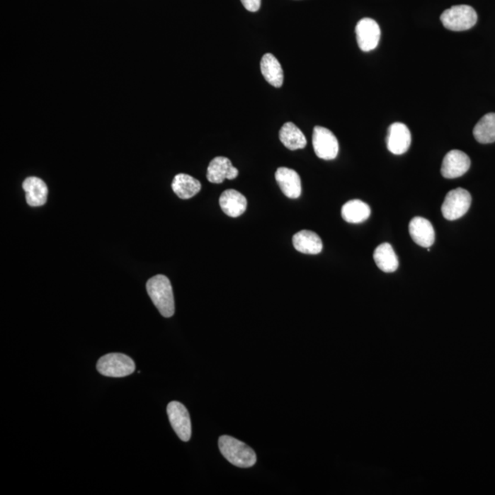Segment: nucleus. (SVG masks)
<instances>
[{
    "mask_svg": "<svg viewBox=\"0 0 495 495\" xmlns=\"http://www.w3.org/2000/svg\"><path fill=\"white\" fill-rule=\"evenodd\" d=\"M146 289L152 303L164 317L174 314V298L172 285L166 276L158 275L152 277L146 283Z\"/></svg>",
    "mask_w": 495,
    "mask_h": 495,
    "instance_id": "1",
    "label": "nucleus"
},
{
    "mask_svg": "<svg viewBox=\"0 0 495 495\" xmlns=\"http://www.w3.org/2000/svg\"><path fill=\"white\" fill-rule=\"evenodd\" d=\"M219 447L221 454L232 465L239 468H251L256 463L257 457L254 450L235 438L222 436L219 440Z\"/></svg>",
    "mask_w": 495,
    "mask_h": 495,
    "instance_id": "2",
    "label": "nucleus"
},
{
    "mask_svg": "<svg viewBox=\"0 0 495 495\" xmlns=\"http://www.w3.org/2000/svg\"><path fill=\"white\" fill-rule=\"evenodd\" d=\"M440 20L446 29L453 32H464L474 26L478 16L471 6L457 5L446 9L442 13Z\"/></svg>",
    "mask_w": 495,
    "mask_h": 495,
    "instance_id": "3",
    "label": "nucleus"
},
{
    "mask_svg": "<svg viewBox=\"0 0 495 495\" xmlns=\"http://www.w3.org/2000/svg\"><path fill=\"white\" fill-rule=\"evenodd\" d=\"M96 369L101 375L107 377H126L135 372L136 365L132 358L121 353L105 355L96 363Z\"/></svg>",
    "mask_w": 495,
    "mask_h": 495,
    "instance_id": "4",
    "label": "nucleus"
},
{
    "mask_svg": "<svg viewBox=\"0 0 495 495\" xmlns=\"http://www.w3.org/2000/svg\"><path fill=\"white\" fill-rule=\"evenodd\" d=\"M471 204V194L467 190L463 188L451 190L448 193L442 204V215L448 220H459L468 212Z\"/></svg>",
    "mask_w": 495,
    "mask_h": 495,
    "instance_id": "5",
    "label": "nucleus"
},
{
    "mask_svg": "<svg viewBox=\"0 0 495 495\" xmlns=\"http://www.w3.org/2000/svg\"><path fill=\"white\" fill-rule=\"evenodd\" d=\"M314 151L322 160H334L338 154V142L332 132L326 127H314L312 137Z\"/></svg>",
    "mask_w": 495,
    "mask_h": 495,
    "instance_id": "6",
    "label": "nucleus"
},
{
    "mask_svg": "<svg viewBox=\"0 0 495 495\" xmlns=\"http://www.w3.org/2000/svg\"><path fill=\"white\" fill-rule=\"evenodd\" d=\"M171 425L180 440L188 442L191 438L192 425L188 409L179 402H171L167 406Z\"/></svg>",
    "mask_w": 495,
    "mask_h": 495,
    "instance_id": "7",
    "label": "nucleus"
},
{
    "mask_svg": "<svg viewBox=\"0 0 495 495\" xmlns=\"http://www.w3.org/2000/svg\"><path fill=\"white\" fill-rule=\"evenodd\" d=\"M358 45L363 52H370L377 47L381 38V29L375 20L364 18L356 26Z\"/></svg>",
    "mask_w": 495,
    "mask_h": 495,
    "instance_id": "8",
    "label": "nucleus"
},
{
    "mask_svg": "<svg viewBox=\"0 0 495 495\" xmlns=\"http://www.w3.org/2000/svg\"><path fill=\"white\" fill-rule=\"evenodd\" d=\"M471 167V159L459 149L448 152L442 161L441 173L445 178L455 179L468 172Z\"/></svg>",
    "mask_w": 495,
    "mask_h": 495,
    "instance_id": "9",
    "label": "nucleus"
},
{
    "mask_svg": "<svg viewBox=\"0 0 495 495\" xmlns=\"http://www.w3.org/2000/svg\"><path fill=\"white\" fill-rule=\"evenodd\" d=\"M411 132L404 123H395L388 129L387 149L395 155L406 154L410 148Z\"/></svg>",
    "mask_w": 495,
    "mask_h": 495,
    "instance_id": "10",
    "label": "nucleus"
},
{
    "mask_svg": "<svg viewBox=\"0 0 495 495\" xmlns=\"http://www.w3.org/2000/svg\"><path fill=\"white\" fill-rule=\"evenodd\" d=\"M238 176V169L226 157L214 158L207 167V178L210 183H221L226 179H235Z\"/></svg>",
    "mask_w": 495,
    "mask_h": 495,
    "instance_id": "11",
    "label": "nucleus"
},
{
    "mask_svg": "<svg viewBox=\"0 0 495 495\" xmlns=\"http://www.w3.org/2000/svg\"><path fill=\"white\" fill-rule=\"evenodd\" d=\"M411 238L423 248H431L435 242V230L431 221L424 217H414L409 223Z\"/></svg>",
    "mask_w": 495,
    "mask_h": 495,
    "instance_id": "12",
    "label": "nucleus"
},
{
    "mask_svg": "<svg viewBox=\"0 0 495 495\" xmlns=\"http://www.w3.org/2000/svg\"><path fill=\"white\" fill-rule=\"evenodd\" d=\"M275 179L285 197L292 199L300 197L302 192L301 179L295 170L280 167L276 171Z\"/></svg>",
    "mask_w": 495,
    "mask_h": 495,
    "instance_id": "13",
    "label": "nucleus"
},
{
    "mask_svg": "<svg viewBox=\"0 0 495 495\" xmlns=\"http://www.w3.org/2000/svg\"><path fill=\"white\" fill-rule=\"evenodd\" d=\"M220 205L223 212L230 217L241 216L247 210V199L234 189L224 191L220 195Z\"/></svg>",
    "mask_w": 495,
    "mask_h": 495,
    "instance_id": "14",
    "label": "nucleus"
},
{
    "mask_svg": "<svg viewBox=\"0 0 495 495\" xmlns=\"http://www.w3.org/2000/svg\"><path fill=\"white\" fill-rule=\"evenodd\" d=\"M24 191L26 192V200L30 207H40L47 201L48 188L46 183L38 177H28L23 183Z\"/></svg>",
    "mask_w": 495,
    "mask_h": 495,
    "instance_id": "15",
    "label": "nucleus"
},
{
    "mask_svg": "<svg viewBox=\"0 0 495 495\" xmlns=\"http://www.w3.org/2000/svg\"><path fill=\"white\" fill-rule=\"evenodd\" d=\"M292 245L301 254L316 255L322 251L320 237L310 230H301L292 237Z\"/></svg>",
    "mask_w": 495,
    "mask_h": 495,
    "instance_id": "16",
    "label": "nucleus"
},
{
    "mask_svg": "<svg viewBox=\"0 0 495 495\" xmlns=\"http://www.w3.org/2000/svg\"><path fill=\"white\" fill-rule=\"evenodd\" d=\"M261 71L264 79L275 87H281L283 83V71L279 61L272 54L263 55L261 61Z\"/></svg>",
    "mask_w": 495,
    "mask_h": 495,
    "instance_id": "17",
    "label": "nucleus"
},
{
    "mask_svg": "<svg viewBox=\"0 0 495 495\" xmlns=\"http://www.w3.org/2000/svg\"><path fill=\"white\" fill-rule=\"evenodd\" d=\"M172 188L177 197L189 199L198 194L201 190V183L189 174L179 173L173 180Z\"/></svg>",
    "mask_w": 495,
    "mask_h": 495,
    "instance_id": "18",
    "label": "nucleus"
},
{
    "mask_svg": "<svg viewBox=\"0 0 495 495\" xmlns=\"http://www.w3.org/2000/svg\"><path fill=\"white\" fill-rule=\"evenodd\" d=\"M373 259L379 269L385 273H394L399 266L397 254L389 244L379 245L373 254Z\"/></svg>",
    "mask_w": 495,
    "mask_h": 495,
    "instance_id": "19",
    "label": "nucleus"
},
{
    "mask_svg": "<svg viewBox=\"0 0 495 495\" xmlns=\"http://www.w3.org/2000/svg\"><path fill=\"white\" fill-rule=\"evenodd\" d=\"M280 141L286 148L295 151L304 149L307 146V139L304 133L294 123H285L279 132Z\"/></svg>",
    "mask_w": 495,
    "mask_h": 495,
    "instance_id": "20",
    "label": "nucleus"
},
{
    "mask_svg": "<svg viewBox=\"0 0 495 495\" xmlns=\"http://www.w3.org/2000/svg\"><path fill=\"white\" fill-rule=\"evenodd\" d=\"M341 216L345 221L351 224L363 223L369 219L370 208L359 199H354L344 204L341 208Z\"/></svg>",
    "mask_w": 495,
    "mask_h": 495,
    "instance_id": "21",
    "label": "nucleus"
},
{
    "mask_svg": "<svg viewBox=\"0 0 495 495\" xmlns=\"http://www.w3.org/2000/svg\"><path fill=\"white\" fill-rule=\"evenodd\" d=\"M473 136L482 144L495 142V113H488L479 120L473 129Z\"/></svg>",
    "mask_w": 495,
    "mask_h": 495,
    "instance_id": "22",
    "label": "nucleus"
},
{
    "mask_svg": "<svg viewBox=\"0 0 495 495\" xmlns=\"http://www.w3.org/2000/svg\"><path fill=\"white\" fill-rule=\"evenodd\" d=\"M241 1L244 8L251 12H256L261 8V0H241Z\"/></svg>",
    "mask_w": 495,
    "mask_h": 495,
    "instance_id": "23",
    "label": "nucleus"
}]
</instances>
